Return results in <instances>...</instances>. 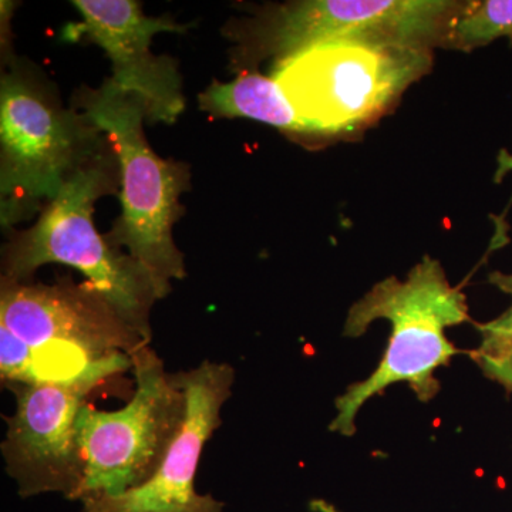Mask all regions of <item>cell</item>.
<instances>
[{"instance_id": "obj_1", "label": "cell", "mask_w": 512, "mask_h": 512, "mask_svg": "<svg viewBox=\"0 0 512 512\" xmlns=\"http://www.w3.org/2000/svg\"><path fill=\"white\" fill-rule=\"evenodd\" d=\"M377 319L392 323V335L375 372L350 384L336 399L338 414L329 429L342 436L355 434L360 409L393 384H409L420 402L433 400L440 392L434 373L460 353L447 339L446 329L470 316L466 295L451 286L439 261L426 256L406 281L384 279L356 302L349 309L343 335L359 338Z\"/></svg>"}, {"instance_id": "obj_2", "label": "cell", "mask_w": 512, "mask_h": 512, "mask_svg": "<svg viewBox=\"0 0 512 512\" xmlns=\"http://www.w3.org/2000/svg\"><path fill=\"white\" fill-rule=\"evenodd\" d=\"M114 154L106 133L86 114L64 109L55 90L28 63L8 60L0 83V220H30L64 185Z\"/></svg>"}, {"instance_id": "obj_3", "label": "cell", "mask_w": 512, "mask_h": 512, "mask_svg": "<svg viewBox=\"0 0 512 512\" xmlns=\"http://www.w3.org/2000/svg\"><path fill=\"white\" fill-rule=\"evenodd\" d=\"M73 103L106 133L119 158L121 215L106 238L146 269L163 299L171 281L187 275L173 228L184 212L180 197L190 185V170L153 151L144 133L143 100L113 80H104L99 89L82 87Z\"/></svg>"}, {"instance_id": "obj_4", "label": "cell", "mask_w": 512, "mask_h": 512, "mask_svg": "<svg viewBox=\"0 0 512 512\" xmlns=\"http://www.w3.org/2000/svg\"><path fill=\"white\" fill-rule=\"evenodd\" d=\"M116 151L74 175L39 221L3 248L2 281L26 282L46 264L72 266L151 340L150 313L160 299L153 278L136 259L110 244L93 222L94 204L121 185Z\"/></svg>"}, {"instance_id": "obj_5", "label": "cell", "mask_w": 512, "mask_h": 512, "mask_svg": "<svg viewBox=\"0 0 512 512\" xmlns=\"http://www.w3.org/2000/svg\"><path fill=\"white\" fill-rule=\"evenodd\" d=\"M430 47L333 42L274 64L272 77L316 137L362 130L429 72Z\"/></svg>"}, {"instance_id": "obj_6", "label": "cell", "mask_w": 512, "mask_h": 512, "mask_svg": "<svg viewBox=\"0 0 512 512\" xmlns=\"http://www.w3.org/2000/svg\"><path fill=\"white\" fill-rule=\"evenodd\" d=\"M463 2L450 0H301L265 9L255 18L232 23L237 46L232 64L248 72L255 63H274L309 47L333 42L440 46L448 22Z\"/></svg>"}, {"instance_id": "obj_7", "label": "cell", "mask_w": 512, "mask_h": 512, "mask_svg": "<svg viewBox=\"0 0 512 512\" xmlns=\"http://www.w3.org/2000/svg\"><path fill=\"white\" fill-rule=\"evenodd\" d=\"M137 389L116 412L83 404L76 419V440L83 464L76 501L116 497L147 483L160 467L180 429L185 394L165 372L156 350L144 346L131 355Z\"/></svg>"}, {"instance_id": "obj_8", "label": "cell", "mask_w": 512, "mask_h": 512, "mask_svg": "<svg viewBox=\"0 0 512 512\" xmlns=\"http://www.w3.org/2000/svg\"><path fill=\"white\" fill-rule=\"evenodd\" d=\"M0 326L29 346L37 380L70 379L97 362L133 355L150 339L131 326L90 282L53 285L2 281Z\"/></svg>"}, {"instance_id": "obj_9", "label": "cell", "mask_w": 512, "mask_h": 512, "mask_svg": "<svg viewBox=\"0 0 512 512\" xmlns=\"http://www.w3.org/2000/svg\"><path fill=\"white\" fill-rule=\"evenodd\" d=\"M133 367L126 353L104 357L63 380L9 384L16 410L6 419L2 454L20 497L63 494L76 501L83 464L76 440V419L84 400L110 376Z\"/></svg>"}, {"instance_id": "obj_10", "label": "cell", "mask_w": 512, "mask_h": 512, "mask_svg": "<svg viewBox=\"0 0 512 512\" xmlns=\"http://www.w3.org/2000/svg\"><path fill=\"white\" fill-rule=\"evenodd\" d=\"M185 394L180 429L154 476L116 497L83 501L84 512H222L224 503L195 490L202 450L221 426V410L232 394L235 370L227 363L202 362L175 373Z\"/></svg>"}, {"instance_id": "obj_11", "label": "cell", "mask_w": 512, "mask_h": 512, "mask_svg": "<svg viewBox=\"0 0 512 512\" xmlns=\"http://www.w3.org/2000/svg\"><path fill=\"white\" fill-rule=\"evenodd\" d=\"M82 20L63 30V40L96 43L109 56L113 83L143 100L147 121L173 124L184 111L183 83L177 63L151 53L157 33L187 32L171 18H148L134 0H76Z\"/></svg>"}, {"instance_id": "obj_12", "label": "cell", "mask_w": 512, "mask_h": 512, "mask_svg": "<svg viewBox=\"0 0 512 512\" xmlns=\"http://www.w3.org/2000/svg\"><path fill=\"white\" fill-rule=\"evenodd\" d=\"M200 109L214 117L249 119L269 124L286 133L316 137L298 116L274 77L241 72L229 83L217 80L198 96Z\"/></svg>"}, {"instance_id": "obj_13", "label": "cell", "mask_w": 512, "mask_h": 512, "mask_svg": "<svg viewBox=\"0 0 512 512\" xmlns=\"http://www.w3.org/2000/svg\"><path fill=\"white\" fill-rule=\"evenodd\" d=\"M500 37H512V0H476L463 2L440 45L471 52Z\"/></svg>"}, {"instance_id": "obj_14", "label": "cell", "mask_w": 512, "mask_h": 512, "mask_svg": "<svg viewBox=\"0 0 512 512\" xmlns=\"http://www.w3.org/2000/svg\"><path fill=\"white\" fill-rule=\"evenodd\" d=\"M488 281L511 296V306L497 319L477 325L483 342L473 357L485 375L505 386L512 380V274L493 272Z\"/></svg>"}]
</instances>
